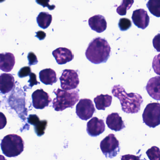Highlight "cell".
Masks as SVG:
<instances>
[{"mask_svg":"<svg viewBox=\"0 0 160 160\" xmlns=\"http://www.w3.org/2000/svg\"><path fill=\"white\" fill-rule=\"evenodd\" d=\"M111 48L107 40L97 37L88 44L85 55L88 60L95 64L105 63L111 55Z\"/></svg>","mask_w":160,"mask_h":160,"instance_id":"7a4b0ae2","label":"cell"},{"mask_svg":"<svg viewBox=\"0 0 160 160\" xmlns=\"http://www.w3.org/2000/svg\"><path fill=\"white\" fill-rule=\"evenodd\" d=\"M36 2L38 4L43 6V7L48 8L50 10H53L56 7L54 5H51L49 4L50 0H36Z\"/></svg>","mask_w":160,"mask_h":160,"instance_id":"83f0119b","label":"cell"},{"mask_svg":"<svg viewBox=\"0 0 160 160\" xmlns=\"http://www.w3.org/2000/svg\"><path fill=\"white\" fill-rule=\"evenodd\" d=\"M153 47L158 52H160V33L157 34L153 39Z\"/></svg>","mask_w":160,"mask_h":160,"instance_id":"4dcf8cb0","label":"cell"},{"mask_svg":"<svg viewBox=\"0 0 160 160\" xmlns=\"http://www.w3.org/2000/svg\"><path fill=\"white\" fill-rule=\"evenodd\" d=\"M152 68L154 72L160 76V53L155 56L153 59Z\"/></svg>","mask_w":160,"mask_h":160,"instance_id":"484cf974","label":"cell"},{"mask_svg":"<svg viewBox=\"0 0 160 160\" xmlns=\"http://www.w3.org/2000/svg\"><path fill=\"white\" fill-rule=\"evenodd\" d=\"M32 73V69L30 67H24L21 68L18 73V76L20 78H24L30 76Z\"/></svg>","mask_w":160,"mask_h":160,"instance_id":"4316f807","label":"cell"},{"mask_svg":"<svg viewBox=\"0 0 160 160\" xmlns=\"http://www.w3.org/2000/svg\"><path fill=\"white\" fill-rule=\"evenodd\" d=\"M48 123L47 120H41L34 126L35 132L38 136L40 137L45 134V130L48 126Z\"/></svg>","mask_w":160,"mask_h":160,"instance_id":"603a6c76","label":"cell"},{"mask_svg":"<svg viewBox=\"0 0 160 160\" xmlns=\"http://www.w3.org/2000/svg\"><path fill=\"white\" fill-rule=\"evenodd\" d=\"M61 86L64 90L75 89L79 84L78 75L77 71L71 69H65L60 78Z\"/></svg>","mask_w":160,"mask_h":160,"instance_id":"52a82bcc","label":"cell"},{"mask_svg":"<svg viewBox=\"0 0 160 160\" xmlns=\"http://www.w3.org/2000/svg\"><path fill=\"white\" fill-rule=\"evenodd\" d=\"M52 55L59 65L65 64L74 59V55L71 51L65 48H60L53 51Z\"/></svg>","mask_w":160,"mask_h":160,"instance_id":"7c38bea8","label":"cell"},{"mask_svg":"<svg viewBox=\"0 0 160 160\" xmlns=\"http://www.w3.org/2000/svg\"><path fill=\"white\" fill-rule=\"evenodd\" d=\"M16 63L15 57L11 52L0 53V69L5 72H10Z\"/></svg>","mask_w":160,"mask_h":160,"instance_id":"2e32d148","label":"cell"},{"mask_svg":"<svg viewBox=\"0 0 160 160\" xmlns=\"http://www.w3.org/2000/svg\"><path fill=\"white\" fill-rule=\"evenodd\" d=\"M112 94L119 100L122 110L127 113H138L143 102L142 97L137 93H127L125 88L120 85H116L112 89Z\"/></svg>","mask_w":160,"mask_h":160,"instance_id":"6da1fadb","label":"cell"},{"mask_svg":"<svg viewBox=\"0 0 160 160\" xmlns=\"http://www.w3.org/2000/svg\"><path fill=\"white\" fill-rule=\"evenodd\" d=\"M88 25L93 31L98 33H102L106 30L107 24L104 17L97 15L88 19Z\"/></svg>","mask_w":160,"mask_h":160,"instance_id":"9a60e30c","label":"cell"},{"mask_svg":"<svg viewBox=\"0 0 160 160\" xmlns=\"http://www.w3.org/2000/svg\"><path fill=\"white\" fill-rule=\"evenodd\" d=\"M146 89L149 96L156 100H160V77L151 78L148 82Z\"/></svg>","mask_w":160,"mask_h":160,"instance_id":"5bb4252c","label":"cell"},{"mask_svg":"<svg viewBox=\"0 0 160 160\" xmlns=\"http://www.w3.org/2000/svg\"><path fill=\"white\" fill-rule=\"evenodd\" d=\"M0 160H7L5 158L3 157V156H2V155H0Z\"/></svg>","mask_w":160,"mask_h":160,"instance_id":"d590c367","label":"cell"},{"mask_svg":"<svg viewBox=\"0 0 160 160\" xmlns=\"http://www.w3.org/2000/svg\"><path fill=\"white\" fill-rule=\"evenodd\" d=\"M132 24L130 20L127 18H122L119 20L118 27L121 31H126L131 27Z\"/></svg>","mask_w":160,"mask_h":160,"instance_id":"d4e9b609","label":"cell"},{"mask_svg":"<svg viewBox=\"0 0 160 160\" xmlns=\"http://www.w3.org/2000/svg\"><path fill=\"white\" fill-rule=\"evenodd\" d=\"M105 126L104 121L97 117L91 118L87 124V132L92 137H97L104 132Z\"/></svg>","mask_w":160,"mask_h":160,"instance_id":"30bf717a","label":"cell"},{"mask_svg":"<svg viewBox=\"0 0 160 160\" xmlns=\"http://www.w3.org/2000/svg\"><path fill=\"white\" fill-rule=\"evenodd\" d=\"M36 33L37 35L36 36L39 38V40H43L46 38V34L43 31H38Z\"/></svg>","mask_w":160,"mask_h":160,"instance_id":"e575fe53","label":"cell"},{"mask_svg":"<svg viewBox=\"0 0 160 160\" xmlns=\"http://www.w3.org/2000/svg\"><path fill=\"white\" fill-rule=\"evenodd\" d=\"M15 86V79L11 74L3 73L0 75V91L2 94L9 93Z\"/></svg>","mask_w":160,"mask_h":160,"instance_id":"e0dca14e","label":"cell"},{"mask_svg":"<svg viewBox=\"0 0 160 160\" xmlns=\"http://www.w3.org/2000/svg\"><path fill=\"white\" fill-rule=\"evenodd\" d=\"M40 121L39 117L36 114L30 115L28 118V122L29 124L33 126H35Z\"/></svg>","mask_w":160,"mask_h":160,"instance_id":"f546056e","label":"cell"},{"mask_svg":"<svg viewBox=\"0 0 160 160\" xmlns=\"http://www.w3.org/2000/svg\"><path fill=\"white\" fill-rule=\"evenodd\" d=\"M146 154L150 160H160V149L153 146L147 151Z\"/></svg>","mask_w":160,"mask_h":160,"instance_id":"cb8c5ba5","label":"cell"},{"mask_svg":"<svg viewBox=\"0 0 160 160\" xmlns=\"http://www.w3.org/2000/svg\"><path fill=\"white\" fill-rule=\"evenodd\" d=\"M40 81L46 85H52L58 81L56 72L51 68H46L39 73Z\"/></svg>","mask_w":160,"mask_h":160,"instance_id":"ac0fdd59","label":"cell"},{"mask_svg":"<svg viewBox=\"0 0 160 160\" xmlns=\"http://www.w3.org/2000/svg\"><path fill=\"white\" fill-rule=\"evenodd\" d=\"M100 147L103 155L110 158L115 157L120 151L119 141L112 133L109 134L101 142Z\"/></svg>","mask_w":160,"mask_h":160,"instance_id":"8992f818","label":"cell"},{"mask_svg":"<svg viewBox=\"0 0 160 160\" xmlns=\"http://www.w3.org/2000/svg\"><path fill=\"white\" fill-rule=\"evenodd\" d=\"M29 76H30V79L28 81V82L30 83V86L31 88L34 85L40 84V83L38 82L37 80V76L35 74L31 73Z\"/></svg>","mask_w":160,"mask_h":160,"instance_id":"1f68e13d","label":"cell"},{"mask_svg":"<svg viewBox=\"0 0 160 160\" xmlns=\"http://www.w3.org/2000/svg\"><path fill=\"white\" fill-rule=\"evenodd\" d=\"M28 59L30 66L35 65L38 63L37 57L34 52H30L28 53Z\"/></svg>","mask_w":160,"mask_h":160,"instance_id":"f1b7e54d","label":"cell"},{"mask_svg":"<svg viewBox=\"0 0 160 160\" xmlns=\"http://www.w3.org/2000/svg\"><path fill=\"white\" fill-rule=\"evenodd\" d=\"M147 7L150 13L158 17H160V0H149Z\"/></svg>","mask_w":160,"mask_h":160,"instance_id":"44dd1931","label":"cell"},{"mask_svg":"<svg viewBox=\"0 0 160 160\" xmlns=\"http://www.w3.org/2000/svg\"><path fill=\"white\" fill-rule=\"evenodd\" d=\"M134 0H122L121 5L117 8V12L120 16H125L127 11L131 8Z\"/></svg>","mask_w":160,"mask_h":160,"instance_id":"7402d4cb","label":"cell"},{"mask_svg":"<svg viewBox=\"0 0 160 160\" xmlns=\"http://www.w3.org/2000/svg\"><path fill=\"white\" fill-rule=\"evenodd\" d=\"M24 145V141L21 136L9 134L3 138L0 145L5 156L8 158H16L23 152Z\"/></svg>","mask_w":160,"mask_h":160,"instance_id":"277c9868","label":"cell"},{"mask_svg":"<svg viewBox=\"0 0 160 160\" xmlns=\"http://www.w3.org/2000/svg\"><path fill=\"white\" fill-rule=\"evenodd\" d=\"M7 120L5 115L2 112H0V130L2 129L6 126Z\"/></svg>","mask_w":160,"mask_h":160,"instance_id":"d6a6232c","label":"cell"},{"mask_svg":"<svg viewBox=\"0 0 160 160\" xmlns=\"http://www.w3.org/2000/svg\"><path fill=\"white\" fill-rule=\"evenodd\" d=\"M106 123L109 128L114 131H120L126 128L125 123L119 114L113 112L107 116Z\"/></svg>","mask_w":160,"mask_h":160,"instance_id":"4fadbf2b","label":"cell"},{"mask_svg":"<svg viewBox=\"0 0 160 160\" xmlns=\"http://www.w3.org/2000/svg\"><path fill=\"white\" fill-rule=\"evenodd\" d=\"M52 19V16L51 14L48 12H41L37 18V22L40 28L46 29L50 25Z\"/></svg>","mask_w":160,"mask_h":160,"instance_id":"ffe728a7","label":"cell"},{"mask_svg":"<svg viewBox=\"0 0 160 160\" xmlns=\"http://www.w3.org/2000/svg\"><path fill=\"white\" fill-rule=\"evenodd\" d=\"M132 18L134 24L142 30H144L149 25L150 18L147 11L142 8L134 10Z\"/></svg>","mask_w":160,"mask_h":160,"instance_id":"8fae6325","label":"cell"},{"mask_svg":"<svg viewBox=\"0 0 160 160\" xmlns=\"http://www.w3.org/2000/svg\"><path fill=\"white\" fill-rule=\"evenodd\" d=\"M143 122L149 128H155L160 125V103H148L142 114Z\"/></svg>","mask_w":160,"mask_h":160,"instance_id":"5b68a950","label":"cell"},{"mask_svg":"<svg viewBox=\"0 0 160 160\" xmlns=\"http://www.w3.org/2000/svg\"><path fill=\"white\" fill-rule=\"evenodd\" d=\"M95 112L94 104L89 99H81L76 107V113L82 120L90 119Z\"/></svg>","mask_w":160,"mask_h":160,"instance_id":"ba28073f","label":"cell"},{"mask_svg":"<svg viewBox=\"0 0 160 160\" xmlns=\"http://www.w3.org/2000/svg\"><path fill=\"white\" fill-rule=\"evenodd\" d=\"M53 93L56 95V98L52 102V107L57 112L73 108L79 99V95L77 90L67 91L59 88L54 89Z\"/></svg>","mask_w":160,"mask_h":160,"instance_id":"3957f363","label":"cell"},{"mask_svg":"<svg viewBox=\"0 0 160 160\" xmlns=\"http://www.w3.org/2000/svg\"><path fill=\"white\" fill-rule=\"evenodd\" d=\"M112 97L110 95L101 94L94 98V101L96 108L98 110H105V108L110 107L112 104Z\"/></svg>","mask_w":160,"mask_h":160,"instance_id":"d6986e66","label":"cell"},{"mask_svg":"<svg viewBox=\"0 0 160 160\" xmlns=\"http://www.w3.org/2000/svg\"><path fill=\"white\" fill-rule=\"evenodd\" d=\"M121 160H140V158L134 155H126L122 156Z\"/></svg>","mask_w":160,"mask_h":160,"instance_id":"836d02e7","label":"cell"},{"mask_svg":"<svg viewBox=\"0 0 160 160\" xmlns=\"http://www.w3.org/2000/svg\"><path fill=\"white\" fill-rule=\"evenodd\" d=\"M5 0H0V3L2 2H4Z\"/></svg>","mask_w":160,"mask_h":160,"instance_id":"8d00e7d4","label":"cell"},{"mask_svg":"<svg viewBox=\"0 0 160 160\" xmlns=\"http://www.w3.org/2000/svg\"><path fill=\"white\" fill-rule=\"evenodd\" d=\"M32 99L33 106L36 109H44L52 102L49 95L43 89L35 90L32 94Z\"/></svg>","mask_w":160,"mask_h":160,"instance_id":"9c48e42d","label":"cell"}]
</instances>
